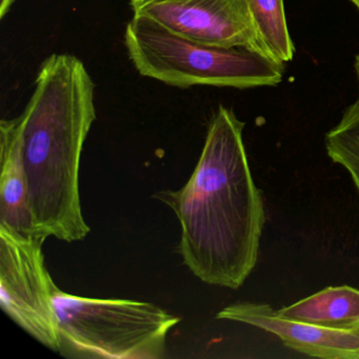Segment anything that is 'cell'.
Listing matches in <instances>:
<instances>
[{
	"label": "cell",
	"mask_w": 359,
	"mask_h": 359,
	"mask_svg": "<svg viewBox=\"0 0 359 359\" xmlns=\"http://www.w3.org/2000/svg\"><path fill=\"white\" fill-rule=\"evenodd\" d=\"M243 128L232 110L220 106L190 180L180 190L159 194L180 220L184 264L203 283L229 289L241 287L253 271L266 222Z\"/></svg>",
	"instance_id": "1"
},
{
	"label": "cell",
	"mask_w": 359,
	"mask_h": 359,
	"mask_svg": "<svg viewBox=\"0 0 359 359\" xmlns=\"http://www.w3.org/2000/svg\"><path fill=\"white\" fill-rule=\"evenodd\" d=\"M12 119L35 233L67 243L83 241L90 228L81 211L79 167L96 119L95 83L85 64L71 54L46 58L26 108Z\"/></svg>",
	"instance_id": "2"
},
{
	"label": "cell",
	"mask_w": 359,
	"mask_h": 359,
	"mask_svg": "<svg viewBox=\"0 0 359 359\" xmlns=\"http://www.w3.org/2000/svg\"><path fill=\"white\" fill-rule=\"evenodd\" d=\"M126 49L142 76L171 87H272L283 81V65L247 48L208 45L180 36L133 15L123 35Z\"/></svg>",
	"instance_id": "3"
},
{
	"label": "cell",
	"mask_w": 359,
	"mask_h": 359,
	"mask_svg": "<svg viewBox=\"0 0 359 359\" xmlns=\"http://www.w3.org/2000/svg\"><path fill=\"white\" fill-rule=\"evenodd\" d=\"M60 353L79 358L159 359L180 321L152 302L100 299L54 290Z\"/></svg>",
	"instance_id": "4"
},
{
	"label": "cell",
	"mask_w": 359,
	"mask_h": 359,
	"mask_svg": "<svg viewBox=\"0 0 359 359\" xmlns=\"http://www.w3.org/2000/svg\"><path fill=\"white\" fill-rule=\"evenodd\" d=\"M46 239L39 235L24 236L0 226V306L29 335L60 352L52 302L57 285L46 268Z\"/></svg>",
	"instance_id": "5"
},
{
	"label": "cell",
	"mask_w": 359,
	"mask_h": 359,
	"mask_svg": "<svg viewBox=\"0 0 359 359\" xmlns=\"http://www.w3.org/2000/svg\"><path fill=\"white\" fill-rule=\"evenodd\" d=\"M130 7L133 15L153 20L180 36L266 53L247 0H130Z\"/></svg>",
	"instance_id": "6"
},
{
	"label": "cell",
	"mask_w": 359,
	"mask_h": 359,
	"mask_svg": "<svg viewBox=\"0 0 359 359\" xmlns=\"http://www.w3.org/2000/svg\"><path fill=\"white\" fill-rule=\"evenodd\" d=\"M218 319L237 321L276 335L285 346L325 359H359V327L329 329L280 316L270 304L237 302L222 309Z\"/></svg>",
	"instance_id": "7"
},
{
	"label": "cell",
	"mask_w": 359,
	"mask_h": 359,
	"mask_svg": "<svg viewBox=\"0 0 359 359\" xmlns=\"http://www.w3.org/2000/svg\"><path fill=\"white\" fill-rule=\"evenodd\" d=\"M0 226L31 236L35 233L22 144L13 119L0 123Z\"/></svg>",
	"instance_id": "8"
},
{
	"label": "cell",
	"mask_w": 359,
	"mask_h": 359,
	"mask_svg": "<svg viewBox=\"0 0 359 359\" xmlns=\"http://www.w3.org/2000/svg\"><path fill=\"white\" fill-rule=\"evenodd\" d=\"M276 312L285 318L329 329H356L359 327V290L348 285L325 287Z\"/></svg>",
	"instance_id": "9"
},
{
	"label": "cell",
	"mask_w": 359,
	"mask_h": 359,
	"mask_svg": "<svg viewBox=\"0 0 359 359\" xmlns=\"http://www.w3.org/2000/svg\"><path fill=\"white\" fill-rule=\"evenodd\" d=\"M258 39L266 54L277 62L293 60V41L287 29L283 0H247Z\"/></svg>",
	"instance_id": "10"
},
{
	"label": "cell",
	"mask_w": 359,
	"mask_h": 359,
	"mask_svg": "<svg viewBox=\"0 0 359 359\" xmlns=\"http://www.w3.org/2000/svg\"><path fill=\"white\" fill-rule=\"evenodd\" d=\"M325 144L330 158L348 172L359 193V104L357 102L327 132Z\"/></svg>",
	"instance_id": "11"
},
{
	"label": "cell",
	"mask_w": 359,
	"mask_h": 359,
	"mask_svg": "<svg viewBox=\"0 0 359 359\" xmlns=\"http://www.w3.org/2000/svg\"><path fill=\"white\" fill-rule=\"evenodd\" d=\"M15 0H0V18L3 20L9 13Z\"/></svg>",
	"instance_id": "12"
},
{
	"label": "cell",
	"mask_w": 359,
	"mask_h": 359,
	"mask_svg": "<svg viewBox=\"0 0 359 359\" xmlns=\"http://www.w3.org/2000/svg\"><path fill=\"white\" fill-rule=\"evenodd\" d=\"M355 71H356L357 79H358L359 83V54L356 56V60H355ZM357 104H359V96L358 100H357Z\"/></svg>",
	"instance_id": "13"
},
{
	"label": "cell",
	"mask_w": 359,
	"mask_h": 359,
	"mask_svg": "<svg viewBox=\"0 0 359 359\" xmlns=\"http://www.w3.org/2000/svg\"><path fill=\"white\" fill-rule=\"evenodd\" d=\"M351 3L357 8V10L359 11V0H350Z\"/></svg>",
	"instance_id": "14"
}]
</instances>
